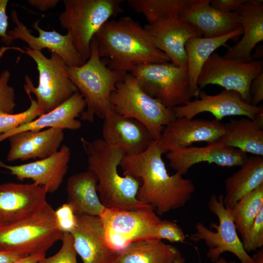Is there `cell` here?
Listing matches in <instances>:
<instances>
[{
  "label": "cell",
  "mask_w": 263,
  "mask_h": 263,
  "mask_svg": "<svg viewBox=\"0 0 263 263\" xmlns=\"http://www.w3.org/2000/svg\"><path fill=\"white\" fill-rule=\"evenodd\" d=\"M248 0H210V4L214 8L224 13L234 12Z\"/></svg>",
  "instance_id": "ab89813d"
},
{
  "label": "cell",
  "mask_w": 263,
  "mask_h": 263,
  "mask_svg": "<svg viewBox=\"0 0 263 263\" xmlns=\"http://www.w3.org/2000/svg\"><path fill=\"white\" fill-rule=\"evenodd\" d=\"M185 259L182 256L180 253L177 256L173 263H185ZM215 263H228L227 261L224 258L221 257L219 260Z\"/></svg>",
  "instance_id": "bcb514c9"
},
{
  "label": "cell",
  "mask_w": 263,
  "mask_h": 263,
  "mask_svg": "<svg viewBox=\"0 0 263 263\" xmlns=\"http://www.w3.org/2000/svg\"><path fill=\"white\" fill-rule=\"evenodd\" d=\"M30 105L25 111L17 113H0V135L11 131L23 123L30 122L44 114L36 100L28 94Z\"/></svg>",
  "instance_id": "d6a6232c"
},
{
  "label": "cell",
  "mask_w": 263,
  "mask_h": 263,
  "mask_svg": "<svg viewBox=\"0 0 263 263\" xmlns=\"http://www.w3.org/2000/svg\"><path fill=\"white\" fill-rule=\"evenodd\" d=\"M162 154L155 140L143 152L126 155L120 165L123 174L140 180L138 200L151 206L158 216L183 207L195 190L190 179L168 172Z\"/></svg>",
  "instance_id": "6da1fadb"
},
{
  "label": "cell",
  "mask_w": 263,
  "mask_h": 263,
  "mask_svg": "<svg viewBox=\"0 0 263 263\" xmlns=\"http://www.w3.org/2000/svg\"><path fill=\"white\" fill-rule=\"evenodd\" d=\"M186 237L184 232L178 224L168 220H161L157 225L154 233L155 240L166 239L171 243H183Z\"/></svg>",
  "instance_id": "8d00e7d4"
},
{
  "label": "cell",
  "mask_w": 263,
  "mask_h": 263,
  "mask_svg": "<svg viewBox=\"0 0 263 263\" xmlns=\"http://www.w3.org/2000/svg\"><path fill=\"white\" fill-rule=\"evenodd\" d=\"M129 73L147 94L168 108L183 105L194 97L189 90L187 66L171 62L148 63Z\"/></svg>",
  "instance_id": "9c48e42d"
},
{
  "label": "cell",
  "mask_w": 263,
  "mask_h": 263,
  "mask_svg": "<svg viewBox=\"0 0 263 263\" xmlns=\"http://www.w3.org/2000/svg\"><path fill=\"white\" fill-rule=\"evenodd\" d=\"M123 0H64L65 10L59 17L74 44L86 62L91 54L93 38L109 19L122 11Z\"/></svg>",
  "instance_id": "52a82bcc"
},
{
  "label": "cell",
  "mask_w": 263,
  "mask_h": 263,
  "mask_svg": "<svg viewBox=\"0 0 263 263\" xmlns=\"http://www.w3.org/2000/svg\"><path fill=\"white\" fill-rule=\"evenodd\" d=\"M97 179L88 169L71 175L67 182V203L76 215L99 216L106 208L97 191Z\"/></svg>",
  "instance_id": "484cf974"
},
{
  "label": "cell",
  "mask_w": 263,
  "mask_h": 263,
  "mask_svg": "<svg viewBox=\"0 0 263 263\" xmlns=\"http://www.w3.org/2000/svg\"><path fill=\"white\" fill-rule=\"evenodd\" d=\"M99 217L107 245L117 252L135 242L155 240V229L161 221L151 206L133 210L105 208Z\"/></svg>",
  "instance_id": "30bf717a"
},
{
  "label": "cell",
  "mask_w": 263,
  "mask_h": 263,
  "mask_svg": "<svg viewBox=\"0 0 263 263\" xmlns=\"http://www.w3.org/2000/svg\"><path fill=\"white\" fill-rule=\"evenodd\" d=\"M63 130L48 128L44 130H28L16 133L8 139L10 148L8 161L42 159L56 152L64 138Z\"/></svg>",
  "instance_id": "7402d4cb"
},
{
  "label": "cell",
  "mask_w": 263,
  "mask_h": 263,
  "mask_svg": "<svg viewBox=\"0 0 263 263\" xmlns=\"http://www.w3.org/2000/svg\"><path fill=\"white\" fill-rule=\"evenodd\" d=\"M128 5L135 12L143 14L152 23L160 19L179 17L192 0H128Z\"/></svg>",
  "instance_id": "4dcf8cb0"
},
{
  "label": "cell",
  "mask_w": 263,
  "mask_h": 263,
  "mask_svg": "<svg viewBox=\"0 0 263 263\" xmlns=\"http://www.w3.org/2000/svg\"><path fill=\"white\" fill-rule=\"evenodd\" d=\"M166 157L169 167L184 176L198 163L207 162L226 167L241 166L248 157L245 153L219 140L204 147L189 146L176 150L167 152Z\"/></svg>",
  "instance_id": "d6986e66"
},
{
  "label": "cell",
  "mask_w": 263,
  "mask_h": 263,
  "mask_svg": "<svg viewBox=\"0 0 263 263\" xmlns=\"http://www.w3.org/2000/svg\"><path fill=\"white\" fill-rule=\"evenodd\" d=\"M63 234L57 226L55 210L47 203L30 217L0 226V250L24 256L46 253Z\"/></svg>",
  "instance_id": "ba28073f"
},
{
  "label": "cell",
  "mask_w": 263,
  "mask_h": 263,
  "mask_svg": "<svg viewBox=\"0 0 263 263\" xmlns=\"http://www.w3.org/2000/svg\"><path fill=\"white\" fill-rule=\"evenodd\" d=\"M242 27L227 35L212 38L194 37L186 42L187 68L190 93L197 97L199 93L197 80L204 64L214 51L230 39L243 34Z\"/></svg>",
  "instance_id": "83f0119b"
},
{
  "label": "cell",
  "mask_w": 263,
  "mask_h": 263,
  "mask_svg": "<svg viewBox=\"0 0 263 263\" xmlns=\"http://www.w3.org/2000/svg\"><path fill=\"white\" fill-rule=\"evenodd\" d=\"M8 50L25 54L36 62L39 74L38 86L35 87L29 76H25L24 89L26 94H33L44 113L49 112L61 105L78 90L68 76L67 65L63 58L55 52L47 58L41 51L19 47H3L0 49V57Z\"/></svg>",
  "instance_id": "5b68a950"
},
{
  "label": "cell",
  "mask_w": 263,
  "mask_h": 263,
  "mask_svg": "<svg viewBox=\"0 0 263 263\" xmlns=\"http://www.w3.org/2000/svg\"><path fill=\"white\" fill-rule=\"evenodd\" d=\"M98 55L108 68L125 73L141 65L170 61L143 27L130 17L108 21L95 35Z\"/></svg>",
  "instance_id": "7a4b0ae2"
},
{
  "label": "cell",
  "mask_w": 263,
  "mask_h": 263,
  "mask_svg": "<svg viewBox=\"0 0 263 263\" xmlns=\"http://www.w3.org/2000/svg\"><path fill=\"white\" fill-rule=\"evenodd\" d=\"M110 102L115 113L142 123L154 140L159 139L165 126L176 118L172 109L147 94L129 72L116 84Z\"/></svg>",
  "instance_id": "8992f818"
},
{
  "label": "cell",
  "mask_w": 263,
  "mask_h": 263,
  "mask_svg": "<svg viewBox=\"0 0 263 263\" xmlns=\"http://www.w3.org/2000/svg\"><path fill=\"white\" fill-rule=\"evenodd\" d=\"M228 263H236V262L234 261H231L228 262Z\"/></svg>",
  "instance_id": "c3c4849f"
},
{
  "label": "cell",
  "mask_w": 263,
  "mask_h": 263,
  "mask_svg": "<svg viewBox=\"0 0 263 263\" xmlns=\"http://www.w3.org/2000/svg\"><path fill=\"white\" fill-rule=\"evenodd\" d=\"M10 76L8 70L0 75V113H14L16 106L15 89L8 84Z\"/></svg>",
  "instance_id": "e575fe53"
},
{
  "label": "cell",
  "mask_w": 263,
  "mask_h": 263,
  "mask_svg": "<svg viewBox=\"0 0 263 263\" xmlns=\"http://www.w3.org/2000/svg\"><path fill=\"white\" fill-rule=\"evenodd\" d=\"M46 256V253H38L20 257L12 263H39Z\"/></svg>",
  "instance_id": "7bdbcfd3"
},
{
  "label": "cell",
  "mask_w": 263,
  "mask_h": 263,
  "mask_svg": "<svg viewBox=\"0 0 263 263\" xmlns=\"http://www.w3.org/2000/svg\"><path fill=\"white\" fill-rule=\"evenodd\" d=\"M8 0H0V37L2 41L7 45L8 36L7 34L8 16L6 14V8Z\"/></svg>",
  "instance_id": "60d3db41"
},
{
  "label": "cell",
  "mask_w": 263,
  "mask_h": 263,
  "mask_svg": "<svg viewBox=\"0 0 263 263\" xmlns=\"http://www.w3.org/2000/svg\"><path fill=\"white\" fill-rule=\"evenodd\" d=\"M62 245L59 251L49 257H44L39 263H77L76 255L72 235L64 232Z\"/></svg>",
  "instance_id": "836d02e7"
},
{
  "label": "cell",
  "mask_w": 263,
  "mask_h": 263,
  "mask_svg": "<svg viewBox=\"0 0 263 263\" xmlns=\"http://www.w3.org/2000/svg\"><path fill=\"white\" fill-rule=\"evenodd\" d=\"M71 150L65 145L53 154L42 159L19 165H9L0 161V168L8 170L17 179H31L44 188L47 193L56 191L68 169Z\"/></svg>",
  "instance_id": "e0dca14e"
},
{
  "label": "cell",
  "mask_w": 263,
  "mask_h": 263,
  "mask_svg": "<svg viewBox=\"0 0 263 263\" xmlns=\"http://www.w3.org/2000/svg\"><path fill=\"white\" fill-rule=\"evenodd\" d=\"M234 12L243 28V37L223 57L249 62L252 61V51L263 40V1L248 0Z\"/></svg>",
  "instance_id": "cb8c5ba5"
},
{
  "label": "cell",
  "mask_w": 263,
  "mask_h": 263,
  "mask_svg": "<svg viewBox=\"0 0 263 263\" xmlns=\"http://www.w3.org/2000/svg\"><path fill=\"white\" fill-rule=\"evenodd\" d=\"M86 107L85 99L78 91L76 92L51 111L0 135V143L16 133L25 131H38L52 128L63 130H78L81 128V123L77 118L84 112Z\"/></svg>",
  "instance_id": "d4e9b609"
},
{
  "label": "cell",
  "mask_w": 263,
  "mask_h": 263,
  "mask_svg": "<svg viewBox=\"0 0 263 263\" xmlns=\"http://www.w3.org/2000/svg\"><path fill=\"white\" fill-rule=\"evenodd\" d=\"M180 254L176 247L162 240H142L119 251L115 263H173Z\"/></svg>",
  "instance_id": "f546056e"
},
{
  "label": "cell",
  "mask_w": 263,
  "mask_h": 263,
  "mask_svg": "<svg viewBox=\"0 0 263 263\" xmlns=\"http://www.w3.org/2000/svg\"><path fill=\"white\" fill-rule=\"evenodd\" d=\"M57 226L62 232L71 233L77 226V217L73 208L69 203H65L55 210Z\"/></svg>",
  "instance_id": "74e56055"
},
{
  "label": "cell",
  "mask_w": 263,
  "mask_h": 263,
  "mask_svg": "<svg viewBox=\"0 0 263 263\" xmlns=\"http://www.w3.org/2000/svg\"><path fill=\"white\" fill-rule=\"evenodd\" d=\"M46 189L34 183L0 184V226L26 219L48 202Z\"/></svg>",
  "instance_id": "9a60e30c"
},
{
  "label": "cell",
  "mask_w": 263,
  "mask_h": 263,
  "mask_svg": "<svg viewBox=\"0 0 263 263\" xmlns=\"http://www.w3.org/2000/svg\"><path fill=\"white\" fill-rule=\"evenodd\" d=\"M263 184V157H247L240 168L228 177L225 181V194L223 197L225 207L232 209L244 195Z\"/></svg>",
  "instance_id": "4316f807"
},
{
  "label": "cell",
  "mask_w": 263,
  "mask_h": 263,
  "mask_svg": "<svg viewBox=\"0 0 263 263\" xmlns=\"http://www.w3.org/2000/svg\"><path fill=\"white\" fill-rule=\"evenodd\" d=\"M25 256L12 252L0 250V263H12L18 259Z\"/></svg>",
  "instance_id": "ee69618b"
},
{
  "label": "cell",
  "mask_w": 263,
  "mask_h": 263,
  "mask_svg": "<svg viewBox=\"0 0 263 263\" xmlns=\"http://www.w3.org/2000/svg\"><path fill=\"white\" fill-rule=\"evenodd\" d=\"M225 131V124L216 119L176 117L165 126L157 143L161 152L167 153L197 142L207 144L217 142Z\"/></svg>",
  "instance_id": "4fadbf2b"
},
{
  "label": "cell",
  "mask_w": 263,
  "mask_h": 263,
  "mask_svg": "<svg viewBox=\"0 0 263 263\" xmlns=\"http://www.w3.org/2000/svg\"><path fill=\"white\" fill-rule=\"evenodd\" d=\"M250 104L258 106L263 100V72L252 81L250 87Z\"/></svg>",
  "instance_id": "f35d334b"
},
{
  "label": "cell",
  "mask_w": 263,
  "mask_h": 263,
  "mask_svg": "<svg viewBox=\"0 0 263 263\" xmlns=\"http://www.w3.org/2000/svg\"><path fill=\"white\" fill-rule=\"evenodd\" d=\"M80 140L87 155L88 169L97 178L98 195L106 208L133 210L150 206L137 199L140 180L118 172V168L126 155L122 148L111 146L102 138Z\"/></svg>",
  "instance_id": "3957f363"
},
{
  "label": "cell",
  "mask_w": 263,
  "mask_h": 263,
  "mask_svg": "<svg viewBox=\"0 0 263 263\" xmlns=\"http://www.w3.org/2000/svg\"><path fill=\"white\" fill-rule=\"evenodd\" d=\"M27 3L31 6L41 11H47L55 7L59 2L58 0H28Z\"/></svg>",
  "instance_id": "b9f144b4"
},
{
  "label": "cell",
  "mask_w": 263,
  "mask_h": 263,
  "mask_svg": "<svg viewBox=\"0 0 263 263\" xmlns=\"http://www.w3.org/2000/svg\"><path fill=\"white\" fill-rule=\"evenodd\" d=\"M241 241L247 253L263 247V208L259 212L252 226Z\"/></svg>",
  "instance_id": "d590c367"
},
{
  "label": "cell",
  "mask_w": 263,
  "mask_h": 263,
  "mask_svg": "<svg viewBox=\"0 0 263 263\" xmlns=\"http://www.w3.org/2000/svg\"><path fill=\"white\" fill-rule=\"evenodd\" d=\"M255 263H263V248L258 250L252 257Z\"/></svg>",
  "instance_id": "7dc6e473"
},
{
  "label": "cell",
  "mask_w": 263,
  "mask_h": 263,
  "mask_svg": "<svg viewBox=\"0 0 263 263\" xmlns=\"http://www.w3.org/2000/svg\"><path fill=\"white\" fill-rule=\"evenodd\" d=\"M224 196L212 194L209 197L208 206L209 210L218 218L219 223H212L211 226L216 229L213 231L202 222H198L196 231L190 236L193 242L203 241L208 249L207 257L215 263L225 252L234 255L241 263H255L252 257L244 250L231 215V210L224 204Z\"/></svg>",
  "instance_id": "8fae6325"
},
{
  "label": "cell",
  "mask_w": 263,
  "mask_h": 263,
  "mask_svg": "<svg viewBox=\"0 0 263 263\" xmlns=\"http://www.w3.org/2000/svg\"><path fill=\"white\" fill-rule=\"evenodd\" d=\"M144 28L153 45L178 66H187V41L194 37H202L198 30L179 17L160 19Z\"/></svg>",
  "instance_id": "ac0fdd59"
},
{
  "label": "cell",
  "mask_w": 263,
  "mask_h": 263,
  "mask_svg": "<svg viewBox=\"0 0 263 263\" xmlns=\"http://www.w3.org/2000/svg\"><path fill=\"white\" fill-rule=\"evenodd\" d=\"M68 75L86 104L81 119L91 123L95 116L104 119L111 111L110 95L126 74L111 70L100 58L95 36L91 43L90 57L82 65L67 66Z\"/></svg>",
  "instance_id": "277c9868"
},
{
  "label": "cell",
  "mask_w": 263,
  "mask_h": 263,
  "mask_svg": "<svg viewBox=\"0 0 263 263\" xmlns=\"http://www.w3.org/2000/svg\"><path fill=\"white\" fill-rule=\"evenodd\" d=\"M210 0H192L179 17L198 30L202 37L216 38L227 35L242 26L235 12L224 13L214 8Z\"/></svg>",
  "instance_id": "603a6c76"
},
{
  "label": "cell",
  "mask_w": 263,
  "mask_h": 263,
  "mask_svg": "<svg viewBox=\"0 0 263 263\" xmlns=\"http://www.w3.org/2000/svg\"><path fill=\"white\" fill-rule=\"evenodd\" d=\"M198 97L199 99L172 109L175 117L192 119L198 114L208 112L220 121L225 116L236 115L245 116L253 121L255 114L263 110L262 106H254L245 102L234 91L224 90L214 95L200 91Z\"/></svg>",
  "instance_id": "5bb4252c"
},
{
  "label": "cell",
  "mask_w": 263,
  "mask_h": 263,
  "mask_svg": "<svg viewBox=\"0 0 263 263\" xmlns=\"http://www.w3.org/2000/svg\"><path fill=\"white\" fill-rule=\"evenodd\" d=\"M253 121L261 129H263V110L257 113Z\"/></svg>",
  "instance_id": "f6af8a7d"
},
{
  "label": "cell",
  "mask_w": 263,
  "mask_h": 263,
  "mask_svg": "<svg viewBox=\"0 0 263 263\" xmlns=\"http://www.w3.org/2000/svg\"><path fill=\"white\" fill-rule=\"evenodd\" d=\"M263 72V61L249 62L225 58L213 53L203 66L197 80L199 91L209 84L238 93L242 100L250 104V87L252 80Z\"/></svg>",
  "instance_id": "7c38bea8"
},
{
  "label": "cell",
  "mask_w": 263,
  "mask_h": 263,
  "mask_svg": "<svg viewBox=\"0 0 263 263\" xmlns=\"http://www.w3.org/2000/svg\"><path fill=\"white\" fill-rule=\"evenodd\" d=\"M103 119L102 139L111 146L122 148L126 155L143 152L155 141L148 129L136 119L112 110Z\"/></svg>",
  "instance_id": "44dd1931"
},
{
  "label": "cell",
  "mask_w": 263,
  "mask_h": 263,
  "mask_svg": "<svg viewBox=\"0 0 263 263\" xmlns=\"http://www.w3.org/2000/svg\"><path fill=\"white\" fill-rule=\"evenodd\" d=\"M225 125V133L219 141L245 153L263 156V130L253 120L231 119Z\"/></svg>",
  "instance_id": "f1b7e54d"
},
{
  "label": "cell",
  "mask_w": 263,
  "mask_h": 263,
  "mask_svg": "<svg viewBox=\"0 0 263 263\" xmlns=\"http://www.w3.org/2000/svg\"><path fill=\"white\" fill-rule=\"evenodd\" d=\"M11 17L16 26L13 30L7 32V45L19 39L26 42L32 50L41 51L43 49H48L51 52L56 53L63 58L68 66L78 67L85 63L76 49L69 33L62 35L55 29L51 31L44 30L39 26V20H38L33 24L39 35L38 37H35L19 20L16 10L12 11Z\"/></svg>",
  "instance_id": "2e32d148"
},
{
  "label": "cell",
  "mask_w": 263,
  "mask_h": 263,
  "mask_svg": "<svg viewBox=\"0 0 263 263\" xmlns=\"http://www.w3.org/2000/svg\"><path fill=\"white\" fill-rule=\"evenodd\" d=\"M263 208V184L243 196L231 209L237 231L244 238Z\"/></svg>",
  "instance_id": "1f68e13d"
},
{
  "label": "cell",
  "mask_w": 263,
  "mask_h": 263,
  "mask_svg": "<svg viewBox=\"0 0 263 263\" xmlns=\"http://www.w3.org/2000/svg\"><path fill=\"white\" fill-rule=\"evenodd\" d=\"M76 216L77 226L71 234L83 263H115L119 252L107 245L100 217Z\"/></svg>",
  "instance_id": "ffe728a7"
}]
</instances>
